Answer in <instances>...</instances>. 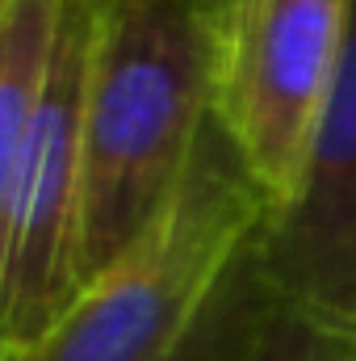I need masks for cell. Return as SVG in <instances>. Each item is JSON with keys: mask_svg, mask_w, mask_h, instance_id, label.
<instances>
[{"mask_svg": "<svg viewBox=\"0 0 356 361\" xmlns=\"http://www.w3.org/2000/svg\"><path fill=\"white\" fill-rule=\"evenodd\" d=\"M63 0H4L0 4V273L8 240V206L21 143L51 68Z\"/></svg>", "mask_w": 356, "mask_h": 361, "instance_id": "6", "label": "cell"}, {"mask_svg": "<svg viewBox=\"0 0 356 361\" xmlns=\"http://www.w3.org/2000/svg\"><path fill=\"white\" fill-rule=\"evenodd\" d=\"M214 114V0H96L76 281L80 294L172 202Z\"/></svg>", "mask_w": 356, "mask_h": 361, "instance_id": "1", "label": "cell"}, {"mask_svg": "<svg viewBox=\"0 0 356 361\" xmlns=\"http://www.w3.org/2000/svg\"><path fill=\"white\" fill-rule=\"evenodd\" d=\"M268 307H272V290L260 273L256 244H252L235 261V269L227 273V281L218 286V294L210 298L201 319L189 328V336L164 361H239Z\"/></svg>", "mask_w": 356, "mask_h": 361, "instance_id": "7", "label": "cell"}, {"mask_svg": "<svg viewBox=\"0 0 356 361\" xmlns=\"http://www.w3.org/2000/svg\"><path fill=\"white\" fill-rule=\"evenodd\" d=\"M239 361H356V332L323 324L272 294V307Z\"/></svg>", "mask_w": 356, "mask_h": 361, "instance_id": "8", "label": "cell"}, {"mask_svg": "<svg viewBox=\"0 0 356 361\" xmlns=\"http://www.w3.org/2000/svg\"><path fill=\"white\" fill-rule=\"evenodd\" d=\"M0 4H4V0H0Z\"/></svg>", "mask_w": 356, "mask_h": 361, "instance_id": "9", "label": "cell"}, {"mask_svg": "<svg viewBox=\"0 0 356 361\" xmlns=\"http://www.w3.org/2000/svg\"><path fill=\"white\" fill-rule=\"evenodd\" d=\"M352 0H214V122L276 214L340 68Z\"/></svg>", "mask_w": 356, "mask_h": 361, "instance_id": "3", "label": "cell"}, {"mask_svg": "<svg viewBox=\"0 0 356 361\" xmlns=\"http://www.w3.org/2000/svg\"><path fill=\"white\" fill-rule=\"evenodd\" d=\"M256 261L281 302L356 332V0L302 180L268 214Z\"/></svg>", "mask_w": 356, "mask_h": 361, "instance_id": "5", "label": "cell"}, {"mask_svg": "<svg viewBox=\"0 0 356 361\" xmlns=\"http://www.w3.org/2000/svg\"><path fill=\"white\" fill-rule=\"evenodd\" d=\"M268 223V197L222 126L205 122L155 223L101 273L59 328L8 361H164Z\"/></svg>", "mask_w": 356, "mask_h": 361, "instance_id": "2", "label": "cell"}, {"mask_svg": "<svg viewBox=\"0 0 356 361\" xmlns=\"http://www.w3.org/2000/svg\"><path fill=\"white\" fill-rule=\"evenodd\" d=\"M92 30L96 0H63L51 68L13 180L0 273V361L38 349L80 298L76 206Z\"/></svg>", "mask_w": 356, "mask_h": 361, "instance_id": "4", "label": "cell"}]
</instances>
